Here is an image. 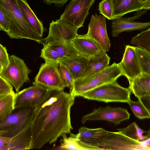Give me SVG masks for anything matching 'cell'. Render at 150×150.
Segmentation results:
<instances>
[{"mask_svg": "<svg viewBox=\"0 0 150 150\" xmlns=\"http://www.w3.org/2000/svg\"><path fill=\"white\" fill-rule=\"evenodd\" d=\"M75 98L63 90H54L45 102L38 107L30 126V149H40L55 142L73 129L70 110Z\"/></svg>", "mask_w": 150, "mask_h": 150, "instance_id": "1", "label": "cell"}, {"mask_svg": "<svg viewBox=\"0 0 150 150\" xmlns=\"http://www.w3.org/2000/svg\"><path fill=\"white\" fill-rule=\"evenodd\" d=\"M0 7L4 11L10 21V31L6 33L11 39H27L42 43L38 36L28 23L16 0H0Z\"/></svg>", "mask_w": 150, "mask_h": 150, "instance_id": "2", "label": "cell"}, {"mask_svg": "<svg viewBox=\"0 0 150 150\" xmlns=\"http://www.w3.org/2000/svg\"><path fill=\"white\" fill-rule=\"evenodd\" d=\"M122 75L124 74L119 64L115 62L88 77L75 80L74 90L71 94L74 98L80 96L83 93L102 85L115 81Z\"/></svg>", "mask_w": 150, "mask_h": 150, "instance_id": "3", "label": "cell"}, {"mask_svg": "<svg viewBox=\"0 0 150 150\" xmlns=\"http://www.w3.org/2000/svg\"><path fill=\"white\" fill-rule=\"evenodd\" d=\"M38 108H18V110L0 121V136L12 137L30 126Z\"/></svg>", "mask_w": 150, "mask_h": 150, "instance_id": "4", "label": "cell"}, {"mask_svg": "<svg viewBox=\"0 0 150 150\" xmlns=\"http://www.w3.org/2000/svg\"><path fill=\"white\" fill-rule=\"evenodd\" d=\"M131 91L128 87L120 86L116 81L103 84L81 94L85 98L109 102H117L128 103L131 100Z\"/></svg>", "mask_w": 150, "mask_h": 150, "instance_id": "5", "label": "cell"}, {"mask_svg": "<svg viewBox=\"0 0 150 150\" xmlns=\"http://www.w3.org/2000/svg\"><path fill=\"white\" fill-rule=\"evenodd\" d=\"M100 150H150L146 144L131 139L117 132H109L105 137L98 140L83 141Z\"/></svg>", "mask_w": 150, "mask_h": 150, "instance_id": "6", "label": "cell"}, {"mask_svg": "<svg viewBox=\"0 0 150 150\" xmlns=\"http://www.w3.org/2000/svg\"><path fill=\"white\" fill-rule=\"evenodd\" d=\"M33 85L15 93V109L40 106L52 95L53 90L33 83Z\"/></svg>", "mask_w": 150, "mask_h": 150, "instance_id": "7", "label": "cell"}, {"mask_svg": "<svg viewBox=\"0 0 150 150\" xmlns=\"http://www.w3.org/2000/svg\"><path fill=\"white\" fill-rule=\"evenodd\" d=\"M79 28L67 21L59 18L50 23L48 35L43 39V46L57 45L71 42L78 35Z\"/></svg>", "mask_w": 150, "mask_h": 150, "instance_id": "8", "label": "cell"}, {"mask_svg": "<svg viewBox=\"0 0 150 150\" xmlns=\"http://www.w3.org/2000/svg\"><path fill=\"white\" fill-rule=\"evenodd\" d=\"M9 57V64L0 71V76L10 82L18 92L24 83L30 81L28 75L31 70L21 59L13 54Z\"/></svg>", "mask_w": 150, "mask_h": 150, "instance_id": "9", "label": "cell"}, {"mask_svg": "<svg viewBox=\"0 0 150 150\" xmlns=\"http://www.w3.org/2000/svg\"><path fill=\"white\" fill-rule=\"evenodd\" d=\"M58 63L45 62L35 78V82L55 90H63L67 86L59 73Z\"/></svg>", "mask_w": 150, "mask_h": 150, "instance_id": "10", "label": "cell"}, {"mask_svg": "<svg viewBox=\"0 0 150 150\" xmlns=\"http://www.w3.org/2000/svg\"><path fill=\"white\" fill-rule=\"evenodd\" d=\"M96 0H71L66 7L60 18L79 28L83 26L89 10Z\"/></svg>", "mask_w": 150, "mask_h": 150, "instance_id": "11", "label": "cell"}, {"mask_svg": "<svg viewBox=\"0 0 150 150\" xmlns=\"http://www.w3.org/2000/svg\"><path fill=\"white\" fill-rule=\"evenodd\" d=\"M130 114L127 109L120 107H100L94 108L91 112L84 115L81 120L84 124L88 120H106L117 125L129 118Z\"/></svg>", "mask_w": 150, "mask_h": 150, "instance_id": "12", "label": "cell"}, {"mask_svg": "<svg viewBox=\"0 0 150 150\" xmlns=\"http://www.w3.org/2000/svg\"><path fill=\"white\" fill-rule=\"evenodd\" d=\"M105 18L96 14L92 15L86 34L106 52L109 51L111 43L107 34Z\"/></svg>", "mask_w": 150, "mask_h": 150, "instance_id": "13", "label": "cell"}, {"mask_svg": "<svg viewBox=\"0 0 150 150\" xmlns=\"http://www.w3.org/2000/svg\"><path fill=\"white\" fill-rule=\"evenodd\" d=\"M119 64L129 84L142 73L136 47L127 45L122 59Z\"/></svg>", "mask_w": 150, "mask_h": 150, "instance_id": "14", "label": "cell"}, {"mask_svg": "<svg viewBox=\"0 0 150 150\" xmlns=\"http://www.w3.org/2000/svg\"><path fill=\"white\" fill-rule=\"evenodd\" d=\"M78 54V52L71 42L60 45L44 46L40 57L45 62L58 63L62 58Z\"/></svg>", "mask_w": 150, "mask_h": 150, "instance_id": "15", "label": "cell"}, {"mask_svg": "<svg viewBox=\"0 0 150 150\" xmlns=\"http://www.w3.org/2000/svg\"><path fill=\"white\" fill-rule=\"evenodd\" d=\"M146 11V10H144L143 11L138 13L133 17H121L112 20L111 23L112 36L117 37L123 32L140 30L149 28L150 27V22L142 23L134 21L145 13Z\"/></svg>", "mask_w": 150, "mask_h": 150, "instance_id": "16", "label": "cell"}, {"mask_svg": "<svg viewBox=\"0 0 150 150\" xmlns=\"http://www.w3.org/2000/svg\"><path fill=\"white\" fill-rule=\"evenodd\" d=\"M71 42L79 54L88 59L106 52L86 34H78Z\"/></svg>", "mask_w": 150, "mask_h": 150, "instance_id": "17", "label": "cell"}, {"mask_svg": "<svg viewBox=\"0 0 150 150\" xmlns=\"http://www.w3.org/2000/svg\"><path fill=\"white\" fill-rule=\"evenodd\" d=\"M88 59L81 55L65 57L58 62L65 66L71 74L74 81L79 78L86 67Z\"/></svg>", "mask_w": 150, "mask_h": 150, "instance_id": "18", "label": "cell"}, {"mask_svg": "<svg viewBox=\"0 0 150 150\" xmlns=\"http://www.w3.org/2000/svg\"><path fill=\"white\" fill-rule=\"evenodd\" d=\"M18 6L25 19L37 34L42 38L45 28L26 0H16Z\"/></svg>", "mask_w": 150, "mask_h": 150, "instance_id": "19", "label": "cell"}, {"mask_svg": "<svg viewBox=\"0 0 150 150\" xmlns=\"http://www.w3.org/2000/svg\"><path fill=\"white\" fill-rule=\"evenodd\" d=\"M112 20L129 13L142 10L143 3L140 0H112Z\"/></svg>", "mask_w": 150, "mask_h": 150, "instance_id": "20", "label": "cell"}, {"mask_svg": "<svg viewBox=\"0 0 150 150\" xmlns=\"http://www.w3.org/2000/svg\"><path fill=\"white\" fill-rule=\"evenodd\" d=\"M110 59L106 52L88 59L86 67L78 79L88 77L108 67Z\"/></svg>", "mask_w": 150, "mask_h": 150, "instance_id": "21", "label": "cell"}, {"mask_svg": "<svg viewBox=\"0 0 150 150\" xmlns=\"http://www.w3.org/2000/svg\"><path fill=\"white\" fill-rule=\"evenodd\" d=\"M60 140V145L56 149L100 150L98 147L85 143L79 138L77 134L70 133L67 137L66 134L63 135Z\"/></svg>", "mask_w": 150, "mask_h": 150, "instance_id": "22", "label": "cell"}, {"mask_svg": "<svg viewBox=\"0 0 150 150\" xmlns=\"http://www.w3.org/2000/svg\"><path fill=\"white\" fill-rule=\"evenodd\" d=\"M129 88L138 98L150 95V75L142 73L129 84Z\"/></svg>", "mask_w": 150, "mask_h": 150, "instance_id": "23", "label": "cell"}, {"mask_svg": "<svg viewBox=\"0 0 150 150\" xmlns=\"http://www.w3.org/2000/svg\"><path fill=\"white\" fill-rule=\"evenodd\" d=\"M30 126L28 127L16 136L11 137L9 150L30 149L31 141Z\"/></svg>", "mask_w": 150, "mask_h": 150, "instance_id": "24", "label": "cell"}, {"mask_svg": "<svg viewBox=\"0 0 150 150\" xmlns=\"http://www.w3.org/2000/svg\"><path fill=\"white\" fill-rule=\"evenodd\" d=\"M108 132L102 128L90 129L82 127L79 129L77 134L79 138L82 141L102 139L108 135Z\"/></svg>", "mask_w": 150, "mask_h": 150, "instance_id": "25", "label": "cell"}, {"mask_svg": "<svg viewBox=\"0 0 150 150\" xmlns=\"http://www.w3.org/2000/svg\"><path fill=\"white\" fill-rule=\"evenodd\" d=\"M15 93L0 97V122L11 115L15 110Z\"/></svg>", "mask_w": 150, "mask_h": 150, "instance_id": "26", "label": "cell"}, {"mask_svg": "<svg viewBox=\"0 0 150 150\" xmlns=\"http://www.w3.org/2000/svg\"><path fill=\"white\" fill-rule=\"evenodd\" d=\"M117 129L118 132L134 140L144 143L146 140V136L143 135L145 132L135 122H132L125 127Z\"/></svg>", "mask_w": 150, "mask_h": 150, "instance_id": "27", "label": "cell"}, {"mask_svg": "<svg viewBox=\"0 0 150 150\" xmlns=\"http://www.w3.org/2000/svg\"><path fill=\"white\" fill-rule=\"evenodd\" d=\"M130 43L150 53V28L133 37Z\"/></svg>", "mask_w": 150, "mask_h": 150, "instance_id": "28", "label": "cell"}, {"mask_svg": "<svg viewBox=\"0 0 150 150\" xmlns=\"http://www.w3.org/2000/svg\"><path fill=\"white\" fill-rule=\"evenodd\" d=\"M142 73L150 75V53L136 47Z\"/></svg>", "mask_w": 150, "mask_h": 150, "instance_id": "29", "label": "cell"}, {"mask_svg": "<svg viewBox=\"0 0 150 150\" xmlns=\"http://www.w3.org/2000/svg\"><path fill=\"white\" fill-rule=\"evenodd\" d=\"M128 103L133 113L137 117L140 119L150 118V114L139 99L136 101L130 100Z\"/></svg>", "mask_w": 150, "mask_h": 150, "instance_id": "30", "label": "cell"}, {"mask_svg": "<svg viewBox=\"0 0 150 150\" xmlns=\"http://www.w3.org/2000/svg\"><path fill=\"white\" fill-rule=\"evenodd\" d=\"M58 69L60 76L67 84L71 94L74 89V79L70 71L64 65L59 63Z\"/></svg>", "mask_w": 150, "mask_h": 150, "instance_id": "31", "label": "cell"}, {"mask_svg": "<svg viewBox=\"0 0 150 150\" xmlns=\"http://www.w3.org/2000/svg\"><path fill=\"white\" fill-rule=\"evenodd\" d=\"M99 13L108 20H112L113 12L112 0H102L99 4Z\"/></svg>", "mask_w": 150, "mask_h": 150, "instance_id": "32", "label": "cell"}, {"mask_svg": "<svg viewBox=\"0 0 150 150\" xmlns=\"http://www.w3.org/2000/svg\"><path fill=\"white\" fill-rule=\"evenodd\" d=\"M10 21L6 13L0 7V30L6 33L10 31Z\"/></svg>", "mask_w": 150, "mask_h": 150, "instance_id": "33", "label": "cell"}, {"mask_svg": "<svg viewBox=\"0 0 150 150\" xmlns=\"http://www.w3.org/2000/svg\"><path fill=\"white\" fill-rule=\"evenodd\" d=\"M13 86L7 80L0 76V97L12 93Z\"/></svg>", "mask_w": 150, "mask_h": 150, "instance_id": "34", "label": "cell"}, {"mask_svg": "<svg viewBox=\"0 0 150 150\" xmlns=\"http://www.w3.org/2000/svg\"><path fill=\"white\" fill-rule=\"evenodd\" d=\"M9 63L8 54L5 47L0 44V71L5 68Z\"/></svg>", "mask_w": 150, "mask_h": 150, "instance_id": "35", "label": "cell"}, {"mask_svg": "<svg viewBox=\"0 0 150 150\" xmlns=\"http://www.w3.org/2000/svg\"><path fill=\"white\" fill-rule=\"evenodd\" d=\"M11 139L0 136V150H9Z\"/></svg>", "mask_w": 150, "mask_h": 150, "instance_id": "36", "label": "cell"}, {"mask_svg": "<svg viewBox=\"0 0 150 150\" xmlns=\"http://www.w3.org/2000/svg\"><path fill=\"white\" fill-rule=\"evenodd\" d=\"M43 3L48 5H50L54 4L57 7H61L64 6L69 0H42Z\"/></svg>", "mask_w": 150, "mask_h": 150, "instance_id": "37", "label": "cell"}, {"mask_svg": "<svg viewBox=\"0 0 150 150\" xmlns=\"http://www.w3.org/2000/svg\"><path fill=\"white\" fill-rule=\"evenodd\" d=\"M138 99L141 101L150 114V95L141 97Z\"/></svg>", "mask_w": 150, "mask_h": 150, "instance_id": "38", "label": "cell"}, {"mask_svg": "<svg viewBox=\"0 0 150 150\" xmlns=\"http://www.w3.org/2000/svg\"><path fill=\"white\" fill-rule=\"evenodd\" d=\"M142 10L150 9V0H146L143 3Z\"/></svg>", "mask_w": 150, "mask_h": 150, "instance_id": "39", "label": "cell"}, {"mask_svg": "<svg viewBox=\"0 0 150 150\" xmlns=\"http://www.w3.org/2000/svg\"><path fill=\"white\" fill-rule=\"evenodd\" d=\"M145 133H146L145 135L146 137V141H147L150 139V129L148 131L145 132Z\"/></svg>", "mask_w": 150, "mask_h": 150, "instance_id": "40", "label": "cell"}, {"mask_svg": "<svg viewBox=\"0 0 150 150\" xmlns=\"http://www.w3.org/2000/svg\"><path fill=\"white\" fill-rule=\"evenodd\" d=\"M145 144H147V146L150 148V139Z\"/></svg>", "mask_w": 150, "mask_h": 150, "instance_id": "41", "label": "cell"}, {"mask_svg": "<svg viewBox=\"0 0 150 150\" xmlns=\"http://www.w3.org/2000/svg\"><path fill=\"white\" fill-rule=\"evenodd\" d=\"M140 1H141L142 3H144V2L145 1H146V0H140Z\"/></svg>", "mask_w": 150, "mask_h": 150, "instance_id": "42", "label": "cell"}]
</instances>
